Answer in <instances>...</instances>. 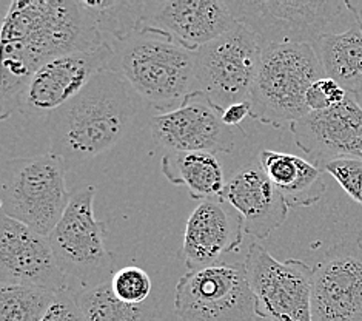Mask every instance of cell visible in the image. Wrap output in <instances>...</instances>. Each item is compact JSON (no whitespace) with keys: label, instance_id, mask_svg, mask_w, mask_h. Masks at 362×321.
Returning a JSON list of instances; mask_svg holds the SVG:
<instances>
[{"label":"cell","instance_id":"6da1fadb","mask_svg":"<svg viewBox=\"0 0 362 321\" xmlns=\"http://www.w3.org/2000/svg\"><path fill=\"white\" fill-rule=\"evenodd\" d=\"M105 40L74 0H13L2 25V118L42 65Z\"/></svg>","mask_w":362,"mask_h":321},{"label":"cell","instance_id":"7a4b0ae2","mask_svg":"<svg viewBox=\"0 0 362 321\" xmlns=\"http://www.w3.org/2000/svg\"><path fill=\"white\" fill-rule=\"evenodd\" d=\"M148 107L122 76L102 70L65 106L48 116L51 152L79 166L116 147Z\"/></svg>","mask_w":362,"mask_h":321},{"label":"cell","instance_id":"3957f363","mask_svg":"<svg viewBox=\"0 0 362 321\" xmlns=\"http://www.w3.org/2000/svg\"><path fill=\"white\" fill-rule=\"evenodd\" d=\"M108 70L133 86L148 107L160 113L182 106L192 93L194 53L159 33L139 30L111 42Z\"/></svg>","mask_w":362,"mask_h":321},{"label":"cell","instance_id":"277c9868","mask_svg":"<svg viewBox=\"0 0 362 321\" xmlns=\"http://www.w3.org/2000/svg\"><path fill=\"white\" fill-rule=\"evenodd\" d=\"M324 68L310 43H273L264 47L248 102L255 120L279 128L308 115L305 94L324 77Z\"/></svg>","mask_w":362,"mask_h":321},{"label":"cell","instance_id":"5b68a950","mask_svg":"<svg viewBox=\"0 0 362 321\" xmlns=\"http://www.w3.org/2000/svg\"><path fill=\"white\" fill-rule=\"evenodd\" d=\"M66 162L53 152L5 161L0 173L2 213L48 237L70 205Z\"/></svg>","mask_w":362,"mask_h":321},{"label":"cell","instance_id":"8992f818","mask_svg":"<svg viewBox=\"0 0 362 321\" xmlns=\"http://www.w3.org/2000/svg\"><path fill=\"white\" fill-rule=\"evenodd\" d=\"M264 47L243 23L206 43L194 53L192 93H201L218 111L248 101Z\"/></svg>","mask_w":362,"mask_h":321},{"label":"cell","instance_id":"52a82bcc","mask_svg":"<svg viewBox=\"0 0 362 321\" xmlns=\"http://www.w3.org/2000/svg\"><path fill=\"white\" fill-rule=\"evenodd\" d=\"M94 186L76 190L62 220L48 235L60 271L81 291L96 288L115 275V259L105 246V225L94 216Z\"/></svg>","mask_w":362,"mask_h":321},{"label":"cell","instance_id":"ba28073f","mask_svg":"<svg viewBox=\"0 0 362 321\" xmlns=\"http://www.w3.org/2000/svg\"><path fill=\"white\" fill-rule=\"evenodd\" d=\"M245 271L256 317L270 321H313V267L300 259H276L259 242L250 246Z\"/></svg>","mask_w":362,"mask_h":321},{"label":"cell","instance_id":"9c48e42d","mask_svg":"<svg viewBox=\"0 0 362 321\" xmlns=\"http://www.w3.org/2000/svg\"><path fill=\"white\" fill-rule=\"evenodd\" d=\"M175 308L182 321H255V297L244 263H218L179 278Z\"/></svg>","mask_w":362,"mask_h":321},{"label":"cell","instance_id":"30bf717a","mask_svg":"<svg viewBox=\"0 0 362 321\" xmlns=\"http://www.w3.org/2000/svg\"><path fill=\"white\" fill-rule=\"evenodd\" d=\"M238 23L252 30L262 47L273 43H313L333 33L334 21L342 14L346 2L313 0H228Z\"/></svg>","mask_w":362,"mask_h":321},{"label":"cell","instance_id":"8fae6325","mask_svg":"<svg viewBox=\"0 0 362 321\" xmlns=\"http://www.w3.org/2000/svg\"><path fill=\"white\" fill-rule=\"evenodd\" d=\"M111 56L113 50L105 42L42 65L17 98L14 111L27 116H49L77 96L94 76L107 70Z\"/></svg>","mask_w":362,"mask_h":321},{"label":"cell","instance_id":"7c38bea8","mask_svg":"<svg viewBox=\"0 0 362 321\" xmlns=\"http://www.w3.org/2000/svg\"><path fill=\"white\" fill-rule=\"evenodd\" d=\"M153 140L170 152L233 153L238 147L235 128L223 124L222 113L201 93H189L182 106L150 119Z\"/></svg>","mask_w":362,"mask_h":321},{"label":"cell","instance_id":"4fadbf2b","mask_svg":"<svg viewBox=\"0 0 362 321\" xmlns=\"http://www.w3.org/2000/svg\"><path fill=\"white\" fill-rule=\"evenodd\" d=\"M236 23L228 0H145L141 30L159 33L196 53Z\"/></svg>","mask_w":362,"mask_h":321},{"label":"cell","instance_id":"5bb4252c","mask_svg":"<svg viewBox=\"0 0 362 321\" xmlns=\"http://www.w3.org/2000/svg\"><path fill=\"white\" fill-rule=\"evenodd\" d=\"M0 284L30 286L53 292L70 288L48 237L2 213L0 221Z\"/></svg>","mask_w":362,"mask_h":321},{"label":"cell","instance_id":"9a60e30c","mask_svg":"<svg viewBox=\"0 0 362 321\" xmlns=\"http://www.w3.org/2000/svg\"><path fill=\"white\" fill-rule=\"evenodd\" d=\"M293 141L310 162L324 169L342 158H362V107L349 94L339 106L310 111L290 124Z\"/></svg>","mask_w":362,"mask_h":321},{"label":"cell","instance_id":"2e32d148","mask_svg":"<svg viewBox=\"0 0 362 321\" xmlns=\"http://www.w3.org/2000/svg\"><path fill=\"white\" fill-rule=\"evenodd\" d=\"M313 321H362V252L336 247L313 267Z\"/></svg>","mask_w":362,"mask_h":321},{"label":"cell","instance_id":"e0dca14e","mask_svg":"<svg viewBox=\"0 0 362 321\" xmlns=\"http://www.w3.org/2000/svg\"><path fill=\"white\" fill-rule=\"evenodd\" d=\"M244 235L243 218L226 201H202L185 225L182 254L187 269L199 271L222 263L223 255L239 250Z\"/></svg>","mask_w":362,"mask_h":321},{"label":"cell","instance_id":"ac0fdd59","mask_svg":"<svg viewBox=\"0 0 362 321\" xmlns=\"http://www.w3.org/2000/svg\"><path fill=\"white\" fill-rule=\"evenodd\" d=\"M244 223L247 235L265 240L287 220L286 199L265 175L259 162H252L233 173L221 196Z\"/></svg>","mask_w":362,"mask_h":321},{"label":"cell","instance_id":"d6986e66","mask_svg":"<svg viewBox=\"0 0 362 321\" xmlns=\"http://www.w3.org/2000/svg\"><path fill=\"white\" fill-rule=\"evenodd\" d=\"M259 164L288 207H310L325 193L324 170L300 156L265 149Z\"/></svg>","mask_w":362,"mask_h":321},{"label":"cell","instance_id":"ffe728a7","mask_svg":"<svg viewBox=\"0 0 362 321\" xmlns=\"http://www.w3.org/2000/svg\"><path fill=\"white\" fill-rule=\"evenodd\" d=\"M160 170L173 186H184L193 199H221L226 188L222 164L216 154L205 152H168Z\"/></svg>","mask_w":362,"mask_h":321},{"label":"cell","instance_id":"44dd1931","mask_svg":"<svg viewBox=\"0 0 362 321\" xmlns=\"http://www.w3.org/2000/svg\"><path fill=\"white\" fill-rule=\"evenodd\" d=\"M313 48L327 77L349 94L362 93V27L355 22L341 33H327Z\"/></svg>","mask_w":362,"mask_h":321},{"label":"cell","instance_id":"7402d4cb","mask_svg":"<svg viewBox=\"0 0 362 321\" xmlns=\"http://www.w3.org/2000/svg\"><path fill=\"white\" fill-rule=\"evenodd\" d=\"M76 301L87 321H156L159 312L154 297L142 305H128L119 300L110 281L76 292Z\"/></svg>","mask_w":362,"mask_h":321},{"label":"cell","instance_id":"603a6c76","mask_svg":"<svg viewBox=\"0 0 362 321\" xmlns=\"http://www.w3.org/2000/svg\"><path fill=\"white\" fill-rule=\"evenodd\" d=\"M76 2L102 39L108 43L122 40L141 30L144 2H132V0H99V2L76 0Z\"/></svg>","mask_w":362,"mask_h":321},{"label":"cell","instance_id":"cb8c5ba5","mask_svg":"<svg viewBox=\"0 0 362 321\" xmlns=\"http://www.w3.org/2000/svg\"><path fill=\"white\" fill-rule=\"evenodd\" d=\"M57 293L30 286H2L0 321H42Z\"/></svg>","mask_w":362,"mask_h":321},{"label":"cell","instance_id":"d4e9b609","mask_svg":"<svg viewBox=\"0 0 362 321\" xmlns=\"http://www.w3.org/2000/svg\"><path fill=\"white\" fill-rule=\"evenodd\" d=\"M110 283L116 297L128 305H142L151 298V278L139 266L119 269Z\"/></svg>","mask_w":362,"mask_h":321},{"label":"cell","instance_id":"484cf974","mask_svg":"<svg viewBox=\"0 0 362 321\" xmlns=\"http://www.w3.org/2000/svg\"><path fill=\"white\" fill-rule=\"evenodd\" d=\"M336 179L353 201L362 204V158H342L322 169Z\"/></svg>","mask_w":362,"mask_h":321},{"label":"cell","instance_id":"4316f807","mask_svg":"<svg viewBox=\"0 0 362 321\" xmlns=\"http://www.w3.org/2000/svg\"><path fill=\"white\" fill-rule=\"evenodd\" d=\"M347 96L349 93L338 82L324 76L310 86L305 94V103L308 111H322L339 106Z\"/></svg>","mask_w":362,"mask_h":321},{"label":"cell","instance_id":"83f0119b","mask_svg":"<svg viewBox=\"0 0 362 321\" xmlns=\"http://www.w3.org/2000/svg\"><path fill=\"white\" fill-rule=\"evenodd\" d=\"M42 321H87L76 301V292L66 289L57 293L53 305Z\"/></svg>","mask_w":362,"mask_h":321},{"label":"cell","instance_id":"f1b7e54d","mask_svg":"<svg viewBox=\"0 0 362 321\" xmlns=\"http://www.w3.org/2000/svg\"><path fill=\"white\" fill-rule=\"evenodd\" d=\"M252 115V106H250V102H239V103H233L228 108H226L222 111V120L223 124L228 125V127H238L243 120Z\"/></svg>","mask_w":362,"mask_h":321},{"label":"cell","instance_id":"f546056e","mask_svg":"<svg viewBox=\"0 0 362 321\" xmlns=\"http://www.w3.org/2000/svg\"><path fill=\"white\" fill-rule=\"evenodd\" d=\"M346 6L347 10L355 16L356 22L362 27V0H347Z\"/></svg>","mask_w":362,"mask_h":321},{"label":"cell","instance_id":"4dcf8cb0","mask_svg":"<svg viewBox=\"0 0 362 321\" xmlns=\"http://www.w3.org/2000/svg\"><path fill=\"white\" fill-rule=\"evenodd\" d=\"M358 247H359V249H361V252H362V230H361L359 237H358Z\"/></svg>","mask_w":362,"mask_h":321},{"label":"cell","instance_id":"1f68e13d","mask_svg":"<svg viewBox=\"0 0 362 321\" xmlns=\"http://www.w3.org/2000/svg\"><path fill=\"white\" fill-rule=\"evenodd\" d=\"M255 321H270V320H265V318H259V317H256V320Z\"/></svg>","mask_w":362,"mask_h":321}]
</instances>
